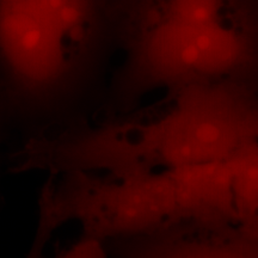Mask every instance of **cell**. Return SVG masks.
I'll use <instances>...</instances> for the list:
<instances>
[{
	"label": "cell",
	"instance_id": "1",
	"mask_svg": "<svg viewBox=\"0 0 258 258\" xmlns=\"http://www.w3.org/2000/svg\"><path fill=\"white\" fill-rule=\"evenodd\" d=\"M116 9L125 59L115 114L199 84L258 90V0H117Z\"/></svg>",
	"mask_w": 258,
	"mask_h": 258
},
{
	"label": "cell",
	"instance_id": "2",
	"mask_svg": "<svg viewBox=\"0 0 258 258\" xmlns=\"http://www.w3.org/2000/svg\"><path fill=\"white\" fill-rule=\"evenodd\" d=\"M109 0H0V86L27 139L80 123L77 93Z\"/></svg>",
	"mask_w": 258,
	"mask_h": 258
},
{
	"label": "cell",
	"instance_id": "3",
	"mask_svg": "<svg viewBox=\"0 0 258 258\" xmlns=\"http://www.w3.org/2000/svg\"><path fill=\"white\" fill-rule=\"evenodd\" d=\"M129 112L114 133L122 165L137 172L233 160L258 144V90L222 82L165 93Z\"/></svg>",
	"mask_w": 258,
	"mask_h": 258
},
{
	"label": "cell",
	"instance_id": "4",
	"mask_svg": "<svg viewBox=\"0 0 258 258\" xmlns=\"http://www.w3.org/2000/svg\"><path fill=\"white\" fill-rule=\"evenodd\" d=\"M110 258H258V233L230 225L176 222L103 241Z\"/></svg>",
	"mask_w": 258,
	"mask_h": 258
},
{
	"label": "cell",
	"instance_id": "5",
	"mask_svg": "<svg viewBox=\"0 0 258 258\" xmlns=\"http://www.w3.org/2000/svg\"><path fill=\"white\" fill-rule=\"evenodd\" d=\"M231 164L237 218L258 219V144Z\"/></svg>",
	"mask_w": 258,
	"mask_h": 258
},
{
	"label": "cell",
	"instance_id": "6",
	"mask_svg": "<svg viewBox=\"0 0 258 258\" xmlns=\"http://www.w3.org/2000/svg\"><path fill=\"white\" fill-rule=\"evenodd\" d=\"M53 258H110L102 241L78 237Z\"/></svg>",
	"mask_w": 258,
	"mask_h": 258
},
{
	"label": "cell",
	"instance_id": "7",
	"mask_svg": "<svg viewBox=\"0 0 258 258\" xmlns=\"http://www.w3.org/2000/svg\"><path fill=\"white\" fill-rule=\"evenodd\" d=\"M56 226L51 221L46 213L37 211L36 231L32 238L31 245L29 247L28 254L25 258H42L43 257L46 246L49 243L51 235L56 232Z\"/></svg>",
	"mask_w": 258,
	"mask_h": 258
},
{
	"label": "cell",
	"instance_id": "8",
	"mask_svg": "<svg viewBox=\"0 0 258 258\" xmlns=\"http://www.w3.org/2000/svg\"><path fill=\"white\" fill-rule=\"evenodd\" d=\"M12 121L11 112H10V108L6 101L4 92H3L2 86H0V218H2V213L4 211L5 207V195L4 190H3V156H2V144L3 139H4V132L8 124Z\"/></svg>",
	"mask_w": 258,
	"mask_h": 258
}]
</instances>
